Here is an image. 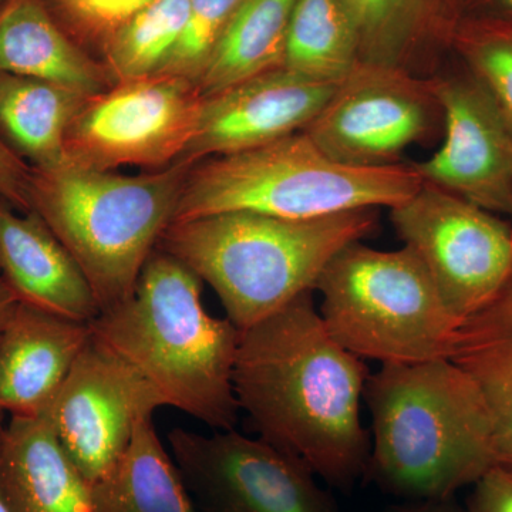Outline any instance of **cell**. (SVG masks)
Returning <instances> with one entry per match:
<instances>
[{"label":"cell","instance_id":"1","mask_svg":"<svg viewBox=\"0 0 512 512\" xmlns=\"http://www.w3.org/2000/svg\"><path fill=\"white\" fill-rule=\"evenodd\" d=\"M312 293L239 332L234 392L262 440L350 490L369 463L360 410L370 372L330 335Z\"/></svg>","mask_w":512,"mask_h":512},{"label":"cell","instance_id":"2","mask_svg":"<svg viewBox=\"0 0 512 512\" xmlns=\"http://www.w3.org/2000/svg\"><path fill=\"white\" fill-rule=\"evenodd\" d=\"M365 480L403 501L456 498L498 466L483 394L448 357L382 365L370 375Z\"/></svg>","mask_w":512,"mask_h":512},{"label":"cell","instance_id":"3","mask_svg":"<svg viewBox=\"0 0 512 512\" xmlns=\"http://www.w3.org/2000/svg\"><path fill=\"white\" fill-rule=\"evenodd\" d=\"M202 281L157 248L133 295L90 323L94 338L140 373L173 407L212 430L235 429L239 330L202 303Z\"/></svg>","mask_w":512,"mask_h":512},{"label":"cell","instance_id":"4","mask_svg":"<svg viewBox=\"0 0 512 512\" xmlns=\"http://www.w3.org/2000/svg\"><path fill=\"white\" fill-rule=\"evenodd\" d=\"M379 227V208L315 220L224 212L165 229L158 247L211 286L239 332L315 291L333 258Z\"/></svg>","mask_w":512,"mask_h":512},{"label":"cell","instance_id":"5","mask_svg":"<svg viewBox=\"0 0 512 512\" xmlns=\"http://www.w3.org/2000/svg\"><path fill=\"white\" fill-rule=\"evenodd\" d=\"M191 161L138 175L33 168L32 211L76 259L101 312L126 301L173 222Z\"/></svg>","mask_w":512,"mask_h":512},{"label":"cell","instance_id":"6","mask_svg":"<svg viewBox=\"0 0 512 512\" xmlns=\"http://www.w3.org/2000/svg\"><path fill=\"white\" fill-rule=\"evenodd\" d=\"M423 183L413 165L360 168L338 163L299 131L241 153L192 163L173 222L224 212L315 220L363 208H393Z\"/></svg>","mask_w":512,"mask_h":512},{"label":"cell","instance_id":"7","mask_svg":"<svg viewBox=\"0 0 512 512\" xmlns=\"http://www.w3.org/2000/svg\"><path fill=\"white\" fill-rule=\"evenodd\" d=\"M315 291L326 329L359 359L382 365L450 359L461 322L412 249L353 242L326 266Z\"/></svg>","mask_w":512,"mask_h":512},{"label":"cell","instance_id":"8","mask_svg":"<svg viewBox=\"0 0 512 512\" xmlns=\"http://www.w3.org/2000/svg\"><path fill=\"white\" fill-rule=\"evenodd\" d=\"M390 218L461 323L511 285L512 227L500 215L423 183L409 200L390 208Z\"/></svg>","mask_w":512,"mask_h":512},{"label":"cell","instance_id":"9","mask_svg":"<svg viewBox=\"0 0 512 512\" xmlns=\"http://www.w3.org/2000/svg\"><path fill=\"white\" fill-rule=\"evenodd\" d=\"M204 94L194 80L153 74L87 97L66 137L67 163L100 171L160 170L190 146Z\"/></svg>","mask_w":512,"mask_h":512},{"label":"cell","instance_id":"10","mask_svg":"<svg viewBox=\"0 0 512 512\" xmlns=\"http://www.w3.org/2000/svg\"><path fill=\"white\" fill-rule=\"evenodd\" d=\"M167 444L200 512H339L301 460L261 437L175 427Z\"/></svg>","mask_w":512,"mask_h":512},{"label":"cell","instance_id":"11","mask_svg":"<svg viewBox=\"0 0 512 512\" xmlns=\"http://www.w3.org/2000/svg\"><path fill=\"white\" fill-rule=\"evenodd\" d=\"M443 121L429 79L360 62L336 84L306 134L319 150L350 167L400 164L404 151Z\"/></svg>","mask_w":512,"mask_h":512},{"label":"cell","instance_id":"12","mask_svg":"<svg viewBox=\"0 0 512 512\" xmlns=\"http://www.w3.org/2000/svg\"><path fill=\"white\" fill-rule=\"evenodd\" d=\"M161 407L154 387L92 333L47 414L66 453L97 487L119 467L140 420Z\"/></svg>","mask_w":512,"mask_h":512},{"label":"cell","instance_id":"13","mask_svg":"<svg viewBox=\"0 0 512 512\" xmlns=\"http://www.w3.org/2000/svg\"><path fill=\"white\" fill-rule=\"evenodd\" d=\"M443 114L444 141L412 164L424 183L512 218V128L491 97L468 76L430 77Z\"/></svg>","mask_w":512,"mask_h":512},{"label":"cell","instance_id":"14","mask_svg":"<svg viewBox=\"0 0 512 512\" xmlns=\"http://www.w3.org/2000/svg\"><path fill=\"white\" fill-rule=\"evenodd\" d=\"M335 87L281 67L207 94L181 160L229 156L299 133L318 116Z\"/></svg>","mask_w":512,"mask_h":512},{"label":"cell","instance_id":"15","mask_svg":"<svg viewBox=\"0 0 512 512\" xmlns=\"http://www.w3.org/2000/svg\"><path fill=\"white\" fill-rule=\"evenodd\" d=\"M90 338V323L18 302L0 336V412L45 414Z\"/></svg>","mask_w":512,"mask_h":512},{"label":"cell","instance_id":"16","mask_svg":"<svg viewBox=\"0 0 512 512\" xmlns=\"http://www.w3.org/2000/svg\"><path fill=\"white\" fill-rule=\"evenodd\" d=\"M0 278L19 302L77 322L101 313L92 285L55 232L35 211L0 198Z\"/></svg>","mask_w":512,"mask_h":512},{"label":"cell","instance_id":"17","mask_svg":"<svg viewBox=\"0 0 512 512\" xmlns=\"http://www.w3.org/2000/svg\"><path fill=\"white\" fill-rule=\"evenodd\" d=\"M0 490L9 512H97L96 487L64 450L47 412L6 421Z\"/></svg>","mask_w":512,"mask_h":512},{"label":"cell","instance_id":"18","mask_svg":"<svg viewBox=\"0 0 512 512\" xmlns=\"http://www.w3.org/2000/svg\"><path fill=\"white\" fill-rule=\"evenodd\" d=\"M0 74L45 80L84 94L113 86L101 60L67 35L42 0L0 6Z\"/></svg>","mask_w":512,"mask_h":512},{"label":"cell","instance_id":"19","mask_svg":"<svg viewBox=\"0 0 512 512\" xmlns=\"http://www.w3.org/2000/svg\"><path fill=\"white\" fill-rule=\"evenodd\" d=\"M360 33V62L421 76L453 40L458 0H346Z\"/></svg>","mask_w":512,"mask_h":512},{"label":"cell","instance_id":"20","mask_svg":"<svg viewBox=\"0 0 512 512\" xmlns=\"http://www.w3.org/2000/svg\"><path fill=\"white\" fill-rule=\"evenodd\" d=\"M60 84L0 74V138L37 170L67 163L66 137L87 97Z\"/></svg>","mask_w":512,"mask_h":512},{"label":"cell","instance_id":"21","mask_svg":"<svg viewBox=\"0 0 512 512\" xmlns=\"http://www.w3.org/2000/svg\"><path fill=\"white\" fill-rule=\"evenodd\" d=\"M450 359L477 384L493 420L497 464L512 473V286L458 328Z\"/></svg>","mask_w":512,"mask_h":512},{"label":"cell","instance_id":"22","mask_svg":"<svg viewBox=\"0 0 512 512\" xmlns=\"http://www.w3.org/2000/svg\"><path fill=\"white\" fill-rule=\"evenodd\" d=\"M296 0H244L198 79L204 96L284 67Z\"/></svg>","mask_w":512,"mask_h":512},{"label":"cell","instance_id":"23","mask_svg":"<svg viewBox=\"0 0 512 512\" xmlns=\"http://www.w3.org/2000/svg\"><path fill=\"white\" fill-rule=\"evenodd\" d=\"M96 495L97 512H200L153 416L140 420L119 467L97 485Z\"/></svg>","mask_w":512,"mask_h":512},{"label":"cell","instance_id":"24","mask_svg":"<svg viewBox=\"0 0 512 512\" xmlns=\"http://www.w3.org/2000/svg\"><path fill=\"white\" fill-rule=\"evenodd\" d=\"M360 63V33L346 0H296L285 47V69L339 84Z\"/></svg>","mask_w":512,"mask_h":512},{"label":"cell","instance_id":"25","mask_svg":"<svg viewBox=\"0 0 512 512\" xmlns=\"http://www.w3.org/2000/svg\"><path fill=\"white\" fill-rule=\"evenodd\" d=\"M190 0H154L116 33L100 60L111 82L161 73L187 25Z\"/></svg>","mask_w":512,"mask_h":512},{"label":"cell","instance_id":"26","mask_svg":"<svg viewBox=\"0 0 512 512\" xmlns=\"http://www.w3.org/2000/svg\"><path fill=\"white\" fill-rule=\"evenodd\" d=\"M451 42L471 77L491 97L512 128V26L478 22L458 25Z\"/></svg>","mask_w":512,"mask_h":512},{"label":"cell","instance_id":"27","mask_svg":"<svg viewBox=\"0 0 512 512\" xmlns=\"http://www.w3.org/2000/svg\"><path fill=\"white\" fill-rule=\"evenodd\" d=\"M154 0H42L60 28L100 60L111 37Z\"/></svg>","mask_w":512,"mask_h":512},{"label":"cell","instance_id":"28","mask_svg":"<svg viewBox=\"0 0 512 512\" xmlns=\"http://www.w3.org/2000/svg\"><path fill=\"white\" fill-rule=\"evenodd\" d=\"M244 0H190L187 25L173 55L158 74L200 79L225 29Z\"/></svg>","mask_w":512,"mask_h":512},{"label":"cell","instance_id":"29","mask_svg":"<svg viewBox=\"0 0 512 512\" xmlns=\"http://www.w3.org/2000/svg\"><path fill=\"white\" fill-rule=\"evenodd\" d=\"M32 165L0 138V198L18 211H32Z\"/></svg>","mask_w":512,"mask_h":512},{"label":"cell","instance_id":"30","mask_svg":"<svg viewBox=\"0 0 512 512\" xmlns=\"http://www.w3.org/2000/svg\"><path fill=\"white\" fill-rule=\"evenodd\" d=\"M463 512H512V473L495 466L473 485Z\"/></svg>","mask_w":512,"mask_h":512},{"label":"cell","instance_id":"31","mask_svg":"<svg viewBox=\"0 0 512 512\" xmlns=\"http://www.w3.org/2000/svg\"><path fill=\"white\" fill-rule=\"evenodd\" d=\"M382 512H463V507L457 504L456 498L441 501H404L403 504L393 505Z\"/></svg>","mask_w":512,"mask_h":512},{"label":"cell","instance_id":"32","mask_svg":"<svg viewBox=\"0 0 512 512\" xmlns=\"http://www.w3.org/2000/svg\"><path fill=\"white\" fill-rule=\"evenodd\" d=\"M18 302V298H16L12 289L0 278V336H2L3 329H5L6 323L9 322Z\"/></svg>","mask_w":512,"mask_h":512},{"label":"cell","instance_id":"33","mask_svg":"<svg viewBox=\"0 0 512 512\" xmlns=\"http://www.w3.org/2000/svg\"><path fill=\"white\" fill-rule=\"evenodd\" d=\"M5 426L6 414L0 412V451H2L3 431H5ZM0 512H9L8 505H6L5 498H3L2 490H0Z\"/></svg>","mask_w":512,"mask_h":512},{"label":"cell","instance_id":"34","mask_svg":"<svg viewBox=\"0 0 512 512\" xmlns=\"http://www.w3.org/2000/svg\"><path fill=\"white\" fill-rule=\"evenodd\" d=\"M504 3L508 6V8L512 9V0H504Z\"/></svg>","mask_w":512,"mask_h":512},{"label":"cell","instance_id":"35","mask_svg":"<svg viewBox=\"0 0 512 512\" xmlns=\"http://www.w3.org/2000/svg\"><path fill=\"white\" fill-rule=\"evenodd\" d=\"M5 2H6V0H0V6H2L3 3H5Z\"/></svg>","mask_w":512,"mask_h":512},{"label":"cell","instance_id":"36","mask_svg":"<svg viewBox=\"0 0 512 512\" xmlns=\"http://www.w3.org/2000/svg\"><path fill=\"white\" fill-rule=\"evenodd\" d=\"M511 286H512V279H511Z\"/></svg>","mask_w":512,"mask_h":512}]
</instances>
